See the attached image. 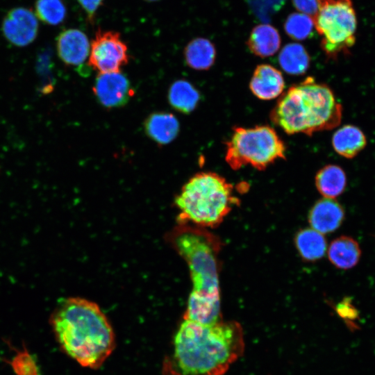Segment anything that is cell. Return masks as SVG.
Listing matches in <instances>:
<instances>
[{
    "mask_svg": "<svg viewBox=\"0 0 375 375\" xmlns=\"http://www.w3.org/2000/svg\"><path fill=\"white\" fill-rule=\"evenodd\" d=\"M243 329L235 321L203 325L183 319L163 375H224L244 353Z\"/></svg>",
    "mask_w": 375,
    "mask_h": 375,
    "instance_id": "6da1fadb",
    "label": "cell"
},
{
    "mask_svg": "<svg viewBox=\"0 0 375 375\" xmlns=\"http://www.w3.org/2000/svg\"><path fill=\"white\" fill-rule=\"evenodd\" d=\"M166 238L186 262L192 283L183 319L203 325L223 321L219 283L222 241L204 228L185 223H178Z\"/></svg>",
    "mask_w": 375,
    "mask_h": 375,
    "instance_id": "7a4b0ae2",
    "label": "cell"
},
{
    "mask_svg": "<svg viewBox=\"0 0 375 375\" xmlns=\"http://www.w3.org/2000/svg\"><path fill=\"white\" fill-rule=\"evenodd\" d=\"M49 322L60 349L84 367L99 368L115 347L108 319L90 300L78 297L61 299Z\"/></svg>",
    "mask_w": 375,
    "mask_h": 375,
    "instance_id": "3957f363",
    "label": "cell"
},
{
    "mask_svg": "<svg viewBox=\"0 0 375 375\" xmlns=\"http://www.w3.org/2000/svg\"><path fill=\"white\" fill-rule=\"evenodd\" d=\"M342 115V105L332 90L309 76L283 92L269 116L287 134L312 135L335 128L341 122Z\"/></svg>",
    "mask_w": 375,
    "mask_h": 375,
    "instance_id": "277c9868",
    "label": "cell"
},
{
    "mask_svg": "<svg viewBox=\"0 0 375 375\" xmlns=\"http://www.w3.org/2000/svg\"><path fill=\"white\" fill-rule=\"evenodd\" d=\"M239 203L233 185L212 172L191 177L174 201L179 211L178 223L204 228L217 227Z\"/></svg>",
    "mask_w": 375,
    "mask_h": 375,
    "instance_id": "5b68a950",
    "label": "cell"
},
{
    "mask_svg": "<svg viewBox=\"0 0 375 375\" xmlns=\"http://www.w3.org/2000/svg\"><path fill=\"white\" fill-rule=\"evenodd\" d=\"M285 153L283 141L272 127L237 126L226 142L225 160L233 170L250 165L261 171L278 159H285Z\"/></svg>",
    "mask_w": 375,
    "mask_h": 375,
    "instance_id": "8992f818",
    "label": "cell"
},
{
    "mask_svg": "<svg viewBox=\"0 0 375 375\" xmlns=\"http://www.w3.org/2000/svg\"><path fill=\"white\" fill-rule=\"evenodd\" d=\"M312 18L321 36V47L327 57L335 59L346 53L356 41L357 19L351 0H317Z\"/></svg>",
    "mask_w": 375,
    "mask_h": 375,
    "instance_id": "52a82bcc",
    "label": "cell"
},
{
    "mask_svg": "<svg viewBox=\"0 0 375 375\" xmlns=\"http://www.w3.org/2000/svg\"><path fill=\"white\" fill-rule=\"evenodd\" d=\"M127 45L120 34L99 28L90 43L88 65L99 74L119 72L128 64Z\"/></svg>",
    "mask_w": 375,
    "mask_h": 375,
    "instance_id": "ba28073f",
    "label": "cell"
},
{
    "mask_svg": "<svg viewBox=\"0 0 375 375\" xmlns=\"http://www.w3.org/2000/svg\"><path fill=\"white\" fill-rule=\"evenodd\" d=\"M38 30L35 12L24 7L10 10L1 23V31L6 40L19 47L32 43L38 36Z\"/></svg>",
    "mask_w": 375,
    "mask_h": 375,
    "instance_id": "9c48e42d",
    "label": "cell"
},
{
    "mask_svg": "<svg viewBox=\"0 0 375 375\" xmlns=\"http://www.w3.org/2000/svg\"><path fill=\"white\" fill-rule=\"evenodd\" d=\"M92 91L97 101L106 108L124 106L135 92L128 78L121 72L99 74Z\"/></svg>",
    "mask_w": 375,
    "mask_h": 375,
    "instance_id": "30bf717a",
    "label": "cell"
},
{
    "mask_svg": "<svg viewBox=\"0 0 375 375\" xmlns=\"http://www.w3.org/2000/svg\"><path fill=\"white\" fill-rule=\"evenodd\" d=\"M56 51L65 65L78 67L89 57L90 42L87 35L80 29L67 28L56 38Z\"/></svg>",
    "mask_w": 375,
    "mask_h": 375,
    "instance_id": "8fae6325",
    "label": "cell"
},
{
    "mask_svg": "<svg viewBox=\"0 0 375 375\" xmlns=\"http://www.w3.org/2000/svg\"><path fill=\"white\" fill-rule=\"evenodd\" d=\"M285 88L281 72L269 64L258 65L249 83L251 92L262 100H271L280 97Z\"/></svg>",
    "mask_w": 375,
    "mask_h": 375,
    "instance_id": "7c38bea8",
    "label": "cell"
},
{
    "mask_svg": "<svg viewBox=\"0 0 375 375\" xmlns=\"http://www.w3.org/2000/svg\"><path fill=\"white\" fill-rule=\"evenodd\" d=\"M344 218L342 206L334 199L323 198L312 207L308 222L311 228L324 234L337 230Z\"/></svg>",
    "mask_w": 375,
    "mask_h": 375,
    "instance_id": "4fadbf2b",
    "label": "cell"
},
{
    "mask_svg": "<svg viewBox=\"0 0 375 375\" xmlns=\"http://www.w3.org/2000/svg\"><path fill=\"white\" fill-rule=\"evenodd\" d=\"M144 128L145 133L150 139L160 145H165L177 137L180 125L173 114L156 112L146 118Z\"/></svg>",
    "mask_w": 375,
    "mask_h": 375,
    "instance_id": "5bb4252c",
    "label": "cell"
},
{
    "mask_svg": "<svg viewBox=\"0 0 375 375\" xmlns=\"http://www.w3.org/2000/svg\"><path fill=\"white\" fill-rule=\"evenodd\" d=\"M249 50L254 55L265 58L274 55L281 46V37L272 26L263 24L255 26L247 41Z\"/></svg>",
    "mask_w": 375,
    "mask_h": 375,
    "instance_id": "9a60e30c",
    "label": "cell"
},
{
    "mask_svg": "<svg viewBox=\"0 0 375 375\" xmlns=\"http://www.w3.org/2000/svg\"><path fill=\"white\" fill-rule=\"evenodd\" d=\"M364 133L353 125H344L338 129L332 138V145L336 153L346 158L357 156L366 146Z\"/></svg>",
    "mask_w": 375,
    "mask_h": 375,
    "instance_id": "2e32d148",
    "label": "cell"
},
{
    "mask_svg": "<svg viewBox=\"0 0 375 375\" xmlns=\"http://www.w3.org/2000/svg\"><path fill=\"white\" fill-rule=\"evenodd\" d=\"M361 250L356 240L348 236L339 237L330 244L328 257L338 269H349L358 262Z\"/></svg>",
    "mask_w": 375,
    "mask_h": 375,
    "instance_id": "e0dca14e",
    "label": "cell"
},
{
    "mask_svg": "<svg viewBox=\"0 0 375 375\" xmlns=\"http://www.w3.org/2000/svg\"><path fill=\"white\" fill-rule=\"evenodd\" d=\"M185 61L195 70H208L215 62L216 49L213 43L204 38L190 40L183 51Z\"/></svg>",
    "mask_w": 375,
    "mask_h": 375,
    "instance_id": "ac0fdd59",
    "label": "cell"
},
{
    "mask_svg": "<svg viewBox=\"0 0 375 375\" xmlns=\"http://www.w3.org/2000/svg\"><path fill=\"white\" fill-rule=\"evenodd\" d=\"M315 186L324 198L335 199L344 190L347 176L336 165H327L320 169L315 178Z\"/></svg>",
    "mask_w": 375,
    "mask_h": 375,
    "instance_id": "d6986e66",
    "label": "cell"
},
{
    "mask_svg": "<svg viewBox=\"0 0 375 375\" xmlns=\"http://www.w3.org/2000/svg\"><path fill=\"white\" fill-rule=\"evenodd\" d=\"M294 243L301 257L306 261L322 258L327 248L324 235L312 228L299 231L295 235Z\"/></svg>",
    "mask_w": 375,
    "mask_h": 375,
    "instance_id": "ffe728a7",
    "label": "cell"
},
{
    "mask_svg": "<svg viewBox=\"0 0 375 375\" xmlns=\"http://www.w3.org/2000/svg\"><path fill=\"white\" fill-rule=\"evenodd\" d=\"M169 104L177 111L188 114L197 106L200 100L199 91L188 81L177 80L169 88Z\"/></svg>",
    "mask_w": 375,
    "mask_h": 375,
    "instance_id": "44dd1931",
    "label": "cell"
},
{
    "mask_svg": "<svg viewBox=\"0 0 375 375\" xmlns=\"http://www.w3.org/2000/svg\"><path fill=\"white\" fill-rule=\"evenodd\" d=\"M310 58L303 45L299 43L286 44L280 51L278 62L290 75L303 74L310 65Z\"/></svg>",
    "mask_w": 375,
    "mask_h": 375,
    "instance_id": "7402d4cb",
    "label": "cell"
},
{
    "mask_svg": "<svg viewBox=\"0 0 375 375\" xmlns=\"http://www.w3.org/2000/svg\"><path fill=\"white\" fill-rule=\"evenodd\" d=\"M34 10L37 18L47 25H59L67 16V8L62 0H37Z\"/></svg>",
    "mask_w": 375,
    "mask_h": 375,
    "instance_id": "603a6c76",
    "label": "cell"
},
{
    "mask_svg": "<svg viewBox=\"0 0 375 375\" xmlns=\"http://www.w3.org/2000/svg\"><path fill=\"white\" fill-rule=\"evenodd\" d=\"M314 27L312 18L307 14L294 12L290 14L284 23V29L289 37L296 40L308 38Z\"/></svg>",
    "mask_w": 375,
    "mask_h": 375,
    "instance_id": "cb8c5ba5",
    "label": "cell"
},
{
    "mask_svg": "<svg viewBox=\"0 0 375 375\" xmlns=\"http://www.w3.org/2000/svg\"><path fill=\"white\" fill-rule=\"evenodd\" d=\"M10 364L15 375H41L36 359L24 346L23 350H16Z\"/></svg>",
    "mask_w": 375,
    "mask_h": 375,
    "instance_id": "d4e9b609",
    "label": "cell"
},
{
    "mask_svg": "<svg viewBox=\"0 0 375 375\" xmlns=\"http://www.w3.org/2000/svg\"><path fill=\"white\" fill-rule=\"evenodd\" d=\"M285 0H249V3L253 14L262 22H268L278 12Z\"/></svg>",
    "mask_w": 375,
    "mask_h": 375,
    "instance_id": "484cf974",
    "label": "cell"
},
{
    "mask_svg": "<svg viewBox=\"0 0 375 375\" xmlns=\"http://www.w3.org/2000/svg\"><path fill=\"white\" fill-rule=\"evenodd\" d=\"M104 0H77L82 9L84 10L87 19L90 23H93L99 8L103 3Z\"/></svg>",
    "mask_w": 375,
    "mask_h": 375,
    "instance_id": "4316f807",
    "label": "cell"
},
{
    "mask_svg": "<svg viewBox=\"0 0 375 375\" xmlns=\"http://www.w3.org/2000/svg\"><path fill=\"white\" fill-rule=\"evenodd\" d=\"M292 2L299 11L308 15L312 18L315 15L317 10V0H292Z\"/></svg>",
    "mask_w": 375,
    "mask_h": 375,
    "instance_id": "83f0119b",
    "label": "cell"
},
{
    "mask_svg": "<svg viewBox=\"0 0 375 375\" xmlns=\"http://www.w3.org/2000/svg\"><path fill=\"white\" fill-rule=\"evenodd\" d=\"M338 312L342 317H352L356 316V310L351 304L347 300L344 299L343 301L338 304L337 306Z\"/></svg>",
    "mask_w": 375,
    "mask_h": 375,
    "instance_id": "f1b7e54d",
    "label": "cell"
},
{
    "mask_svg": "<svg viewBox=\"0 0 375 375\" xmlns=\"http://www.w3.org/2000/svg\"><path fill=\"white\" fill-rule=\"evenodd\" d=\"M145 1H147V2H154V1H158L159 0H144Z\"/></svg>",
    "mask_w": 375,
    "mask_h": 375,
    "instance_id": "f546056e",
    "label": "cell"
}]
</instances>
